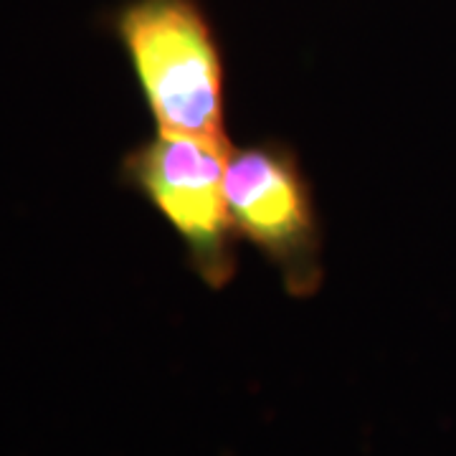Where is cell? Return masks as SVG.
<instances>
[{
	"mask_svg": "<svg viewBox=\"0 0 456 456\" xmlns=\"http://www.w3.org/2000/svg\"><path fill=\"white\" fill-rule=\"evenodd\" d=\"M112 31L158 132L231 147L224 53L198 0H130Z\"/></svg>",
	"mask_w": 456,
	"mask_h": 456,
	"instance_id": "1",
	"label": "cell"
},
{
	"mask_svg": "<svg viewBox=\"0 0 456 456\" xmlns=\"http://www.w3.org/2000/svg\"><path fill=\"white\" fill-rule=\"evenodd\" d=\"M228 152L231 147L158 132L122 163V180L178 233L191 269L211 289H224L236 274V226L226 200Z\"/></svg>",
	"mask_w": 456,
	"mask_h": 456,
	"instance_id": "2",
	"label": "cell"
},
{
	"mask_svg": "<svg viewBox=\"0 0 456 456\" xmlns=\"http://www.w3.org/2000/svg\"><path fill=\"white\" fill-rule=\"evenodd\" d=\"M226 200L236 233L269 261L294 297L322 284V231L310 180L289 145L274 140L231 147Z\"/></svg>",
	"mask_w": 456,
	"mask_h": 456,
	"instance_id": "3",
	"label": "cell"
}]
</instances>
